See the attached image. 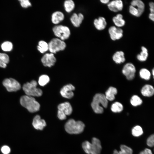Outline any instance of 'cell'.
Segmentation results:
<instances>
[{"label": "cell", "instance_id": "d6986e66", "mask_svg": "<svg viewBox=\"0 0 154 154\" xmlns=\"http://www.w3.org/2000/svg\"><path fill=\"white\" fill-rule=\"evenodd\" d=\"M141 93L144 96L147 97L151 96L154 94V88L151 85H145L142 88L141 90Z\"/></svg>", "mask_w": 154, "mask_h": 154}, {"label": "cell", "instance_id": "1f68e13d", "mask_svg": "<svg viewBox=\"0 0 154 154\" xmlns=\"http://www.w3.org/2000/svg\"><path fill=\"white\" fill-rule=\"evenodd\" d=\"M2 49L5 52H10L12 50L13 45L12 43L9 41H5L1 45Z\"/></svg>", "mask_w": 154, "mask_h": 154}, {"label": "cell", "instance_id": "7402d4cb", "mask_svg": "<svg viewBox=\"0 0 154 154\" xmlns=\"http://www.w3.org/2000/svg\"><path fill=\"white\" fill-rule=\"evenodd\" d=\"M112 21L116 27L120 28L125 25V22L123 19V15L120 13L117 14L112 18Z\"/></svg>", "mask_w": 154, "mask_h": 154}, {"label": "cell", "instance_id": "ee69618b", "mask_svg": "<svg viewBox=\"0 0 154 154\" xmlns=\"http://www.w3.org/2000/svg\"><path fill=\"white\" fill-rule=\"evenodd\" d=\"M152 74H153V76H154V69H153L152 70Z\"/></svg>", "mask_w": 154, "mask_h": 154}, {"label": "cell", "instance_id": "e0dca14e", "mask_svg": "<svg viewBox=\"0 0 154 154\" xmlns=\"http://www.w3.org/2000/svg\"><path fill=\"white\" fill-rule=\"evenodd\" d=\"M58 110L63 112L66 115H70L72 111V107L70 104L65 102L59 104L58 107Z\"/></svg>", "mask_w": 154, "mask_h": 154}, {"label": "cell", "instance_id": "30bf717a", "mask_svg": "<svg viewBox=\"0 0 154 154\" xmlns=\"http://www.w3.org/2000/svg\"><path fill=\"white\" fill-rule=\"evenodd\" d=\"M108 33L111 39L116 40L121 38L123 36V31L120 28L112 26L108 29Z\"/></svg>", "mask_w": 154, "mask_h": 154}, {"label": "cell", "instance_id": "52a82bcc", "mask_svg": "<svg viewBox=\"0 0 154 154\" xmlns=\"http://www.w3.org/2000/svg\"><path fill=\"white\" fill-rule=\"evenodd\" d=\"M52 30L55 36L63 41L68 39L70 35V29L65 26H55L53 28Z\"/></svg>", "mask_w": 154, "mask_h": 154}, {"label": "cell", "instance_id": "2e32d148", "mask_svg": "<svg viewBox=\"0 0 154 154\" xmlns=\"http://www.w3.org/2000/svg\"><path fill=\"white\" fill-rule=\"evenodd\" d=\"M94 24L97 29L101 31L106 28L107 23L105 19L103 17H101L94 19Z\"/></svg>", "mask_w": 154, "mask_h": 154}, {"label": "cell", "instance_id": "f546056e", "mask_svg": "<svg viewBox=\"0 0 154 154\" xmlns=\"http://www.w3.org/2000/svg\"><path fill=\"white\" fill-rule=\"evenodd\" d=\"M140 77L146 80H148L151 77V73L147 69L145 68L141 69L139 72Z\"/></svg>", "mask_w": 154, "mask_h": 154}, {"label": "cell", "instance_id": "3957f363", "mask_svg": "<svg viewBox=\"0 0 154 154\" xmlns=\"http://www.w3.org/2000/svg\"><path fill=\"white\" fill-rule=\"evenodd\" d=\"M21 104L29 112L34 113L39 110L40 105L34 97L26 95L21 96L20 99Z\"/></svg>", "mask_w": 154, "mask_h": 154}, {"label": "cell", "instance_id": "4fadbf2b", "mask_svg": "<svg viewBox=\"0 0 154 154\" xmlns=\"http://www.w3.org/2000/svg\"><path fill=\"white\" fill-rule=\"evenodd\" d=\"M109 9L112 11L117 12L122 10L123 3L121 0H114L110 1L107 4Z\"/></svg>", "mask_w": 154, "mask_h": 154}, {"label": "cell", "instance_id": "d6a6232c", "mask_svg": "<svg viewBox=\"0 0 154 154\" xmlns=\"http://www.w3.org/2000/svg\"><path fill=\"white\" fill-rule=\"evenodd\" d=\"M50 80V78L48 75H42L39 78L38 83L40 86H44L49 82Z\"/></svg>", "mask_w": 154, "mask_h": 154}, {"label": "cell", "instance_id": "7a4b0ae2", "mask_svg": "<svg viewBox=\"0 0 154 154\" xmlns=\"http://www.w3.org/2000/svg\"><path fill=\"white\" fill-rule=\"evenodd\" d=\"M82 147L87 154H100L102 149L100 141L95 137L92 138L91 143L88 141L84 142Z\"/></svg>", "mask_w": 154, "mask_h": 154}, {"label": "cell", "instance_id": "ffe728a7", "mask_svg": "<svg viewBox=\"0 0 154 154\" xmlns=\"http://www.w3.org/2000/svg\"><path fill=\"white\" fill-rule=\"evenodd\" d=\"M112 59L117 64L124 62L125 60L124 52L122 51L116 52L113 56Z\"/></svg>", "mask_w": 154, "mask_h": 154}, {"label": "cell", "instance_id": "ba28073f", "mask_svg": "<svg viewBox=\"0 0 154 154\" xmlns=\"http://www.w3.org/2000/svg\"><path fill=\"white\" fill-rule=\"evenodd\" d=\"M3 84L9 92H16L21 88L20 83L15 79L12 78L5 79L3 81Z\"/></svg>", "mask_w": 154, "mask_h": 154}, {"label": "cell", "instance_id": "d4e9b609", "mask_svg": "<svg viewBox=\"0 0 154 154\" xmlns=\"http://www.w3.org/2000/svg\"><path fill=\"white\" fill-rule=\"evenodd\" d=\"M141 50L140 53L137 55V58L140 61H145L147 60L148 57V50L145 46H142L141 47Z\"/></svg>", "mask_w": 154, "mask_h": 154}, {"label": "cell", "instance_id": "484cf974", "mask_svg": "<svg viewBox=\"0 0 154 154\" xmlns=\"http://www.w3.org/2000/svg\"><path fill=\"white\" fill-rule=\"evenodd\" d=\"M9 62V58L6 54L0 53V67L5 68Z\"/></svg>", "mask_w": 154, "mask_h": 154}, {"label": "cell", "instance_id": "4316f807", "mask_svg": "<svg viewBox=\"0 0 154 154\" xmlns=\"http://www.w3.org/2000/svg\"><path fill=\"white\" fill-rule=\"evenodd\" d=\"M38 50L41 53H44L48 50V43L44 40H40L37 46Z\"/></svg>", "mask_w": 154, "mask_h": 154}, {"label": "cell", "instance_id": "d590c367", "mask_svg": "<svg viewBox=\"0 0 154 154\" xmlns=\"http://www.w3.org/2000/svg\"><path fill=\"white\" fill-rule=\"evenodd\" d=\"M21 6L26 8L31 6V4L29 0H20L19 1Z\"/></svg>", "mask_w": 154, "mask_h": 154}, {"label": "cell", "instance_id": "cb8c5ba5", "mask_svg": "<svg viewBox=\"0 0 154 154\" xmlns=\"http://www.w3.org/2000/svg\"><path fill=\"white\" fill-rule=\"evenodd\" d=\"M120 150L118 151L115 149L113 154H133V150L130 147L124 145H122L120 146Z\"/></svg>", "mask_w": 154, "mask_h": 154}, {"label": "cell", "instance_id": "277c9868", "mask_svg": "<svg viewBox=\"0 0 154 154\" xmlns=\"http://www.w3.org/2000/svg\"><path fill=\"white\" fill-rule=\"evenodd\" d=\"M85 125L81 121H76L71 119L66 123L64 128L66 131L70 134H78L82 132L84 129Z\"/></svg>", "mask_w": 154, "mask_h": 154}, {"label": "cell", "instance_id": "b9f144b4", "mask_svg": "<svg viewBox=\"0 0 154 154\" xmlns=\"http://www.w3.org/2000/svg\"><path fill=\"white\" fill-rule=\"evenodd\" d=\"M149 18L150 20L153 21H154V13H150L149 14Z\"/></svg>", "mask_w": 154, "mask_h": 154}, {"label": "cell", "instance_id": "6da1fadb", "mask_svg": "<svg viewBox=\"0 0 154 154\" xmlns=\"http://www.w3.org/2000/svg\"><path fill=\"white\" fill-rule=\"evenodd\" d=\"M108 104V101L106 99L104 94L97 93L94 97L91 106L95 113L100 114L104 112L103 107L107 108Z\"/></svg>", "mask_w": 154, "mask_h": 154}, {"label": "cell", "instance_id": "60d3db41", "mask_svg": "<svg viewBox=\"0 0 154 154\" xmlns=\"http://www.w3.org/2000/svg\"><path fill=\"white\" fill-rule=\"evenodd\" d=\"M149 6L150 7V13H154V3L153 2H150L149 3Z\"/></svg>", "mask_w": 154, "mask_h": 154}, {"label": "cell", "instance_id": "836d02e7", "mask_svg": "<svg viewBox=\"0 0 154 154\" xmlns=\"http://www.w3.org/2000/svg\"><path fill=\"white\" fill-rule=\"evenodd\" d=\"M132 134L134 137H138L141 135L143 133V129L139 125L134 127L132 129Z\"/></svg>", "mask_w": 154, "mask_h": 154}, {"label": "cell", "instance_id": "8992f818", "mask_svg": "<svg viewBox=\"0 0 154 154\" xmlns=\"http://www.w3.org/2000/svg\"><path fill=\"white\" fill-rule=\"evenodd\" d=\"M48 50L53 54L57 52L63 50L66 47L65 42L58 38H54L48 43Z\"/></svg>", "mask_w": 154, "mask_h": 154}, {"label": "cell", "instance_id": "9c48e42d", "mask_svg": "<svg viewBox=\"0 0 154 154\" xmlns=\"http://www.w3.org/2000/svg\"><path fill=\"white\" fill-rule=\"evenodd\" d=\"M136 71L134 65L131 63H128L123 66L122 72L128 80H131L135 77Z\"/></svg>", "mask_w": 154, "mask_h": 154}, {"label": "cell", "instance_id": "83f0119b", "mask_svg": "<svg viewBox=\"0 0 154 154\" xmlns=\"http://www.w3.org/2000/svg\"><path fill=\"white\" fill-rule=\"evenodd\" d=\"M64 7L66 12L70 13L74 9L75 4L72 0H66L64 3Z\"/></svg>", "mask_w": 154, "mask_h": 154}, {"label": "cell", "instance_id": "7bdbcfd3", "mask_svg": "<svg viewBox=\"0 0 154 154\" xmlns=\"http://www.w3.org/2000/svg\"><path fill=\"white\" fill-rule=\"evenodd\" d=\"M100 2L104 4H108L110 2L109 0H100Z\"/></svg>", "mask_w": 154, "mask_h": 154}, {"label": "cell", "instance_id": "ac0fdd59", "mask_svg": "<svg viewBox=\"0 0 154 154\" xmlns=\"http://www.w3.org/2000/svg\"><path fill=\"white\" fill-rule=\"evenodd\" d=\"M64 18V14L60 11H56L52 15V22L54 24L56 25L63 20Z\"/></svg>", "mask_w": 154, "mask_h": 154}, {"label": "cell", "instance_id": "44dd1931", "mask_svg": "<svg viewBox=\"0 0 154 154\" xmlns=\"http://www.w3.org/2000/svg\"><path fill=\"white\" fill-rule=\"evenodd\" d=\"M117 93V89L115 87L111 86L106 92L104 95L108 101H112L115 99V96Z\"/></svg>", "mask_w": 154, "mask_h": 154}, {"label": "cell", "instance_id": "603a6c76", "mask_svg": "<svg viewBox=\"0 0 154 154\" xmlns=\"http://www.w3.org/2000/svg\"><path fill=\"white\" fill-rule=\"evenodd\" d=\"M131 5L134 7L142 14L145 9V5L141 0H133L131 2Z\"/></svg>", "mask_w": 154, "mask_h": 154}, {"label": "cell", "instance_id": "4dcf8cb0", "mask_svg": "<svg viewBox=\"0 0 154 154\" xmlns=\"http://www.w3.org/2000/svg\"><path fill=\"white\" fill-rule=\"evenodd\" d=\"M142 100L141 98L136 95L133 96L131 98L130 102L134 106L140 105L142 103Z\"/></svg>", "mask_w": 154, "mask_h": 154}, {"label": "cell", "instance_id": "e575fe53", "mask_svg": "<svg viewBox=\"0 0 154 154\" xmlns=\"http://www.w3.org/2000/svg\"><path fill=\"white\" fill-rule=\"evenodd\" d=\"M129 13L132 15L137 17L141 16L142 15L138 10L134 7L130 5L129 7Z\"/></svg>", "mask_w": 154, "mask_h": 154}, {"label": "cell", "instance_id": "f1b7e54d", "mask_svg": "<svg viewBox=\"0 0 154 154\" xmlns=\"http://www.w3.org/2000/svg\"><path fill=\"white\" fill-rule=\"evenodd\" d=\"M111 111L114 113H119L123 109L122 104L119 102H116L113 104L111 108Z\"/></svg>", "mask_w": 154, "mask_h": 154}, {"label": "cell", "instance_id": "5b68a950", "mask_svg": "<svg viewBox=\"0 0 154 154\" xmlns=\"http://www.w3.org/2000/svg\"><path fill=\"white\" fill-rule=\"evenodd\" d=\"M37 83L35 80L24 84L23 86V89L26 95L32 97H39L42 94V92L40 88H37Z\"/></svg>", "mask_w": 154, "mask_h": 154}, {"label": "cell", "instance_id": "74e56055", "mask_svg": "<svg viewBox=\"0 0 154 154\" xmlns=\"http://www.w3.org/2000/svg\"><path fill=\"white\" fill-rule=\"evenodd\" d=\"M2 152L4 154H9L11 151L10 147L7 145H4L1 148Z\"/></svg>", "mask_w": 154, "mask_h": 154}, {"label": "cell", "instance_id": "5bb4252c", "mask_svg": "<svg viewBox=\"0 0 154 154\" xmlns=\"http://www.w3.org/2000/svg\"><path fill=\"white\" fill-rule=\"evenodd\" d=\"M32 125L35 129L42 130L46 126V123L44 119H41L40 116L37 115L33 119Z\"/></svg>", "mask_w": 154, "mask_h": 154}, {"label": "cell", "instance_id": "9a60e30c", "mask_svg": "<svg viewBox=\"0 0 154 154\" xmlns=\"http://www.w3.org/2000/svg\"><path fill=\"white\" fill-rule=\"evenodd\" d=\"M84 16L81 13H74L70 18V21L75 27H79L84 19Z\"/></svg>", "mask_w": 154, "mask_h": 154}, {"label": "cell", "instance_id": "8d00e7d4", "mask_svg": "<svg viewBox=\"0 0 154 154\" xmlns=\"http://www.w3.org/2000/svg\"><path fill=\"white\" fill-rule=\"evenodd\" d=\"M147 145L150 147H153L154 145V135L153 134L151 135L147 138Z\"/></svg>", "mask_w": 154, "mask_h": 154}, {"label": "cell", "instance_id": "8fae6325", "mask_svg": "<svg viewBox=\"0 0 154 154\" xmlns=\"http://www.w3.org/2000/svg\"><path fill=\"white\" fill-rule=\"evenodd\" d=\"M41 61L44 66L51 67L55 64L56 59L53 54L46 53L42 56Z\"/></svg>", "mask_w": 154, "mask_h": 154}, {"label": "cell", "instance_id": "f35d334b", "mask_svg": "<svg viewBox=\"0 0 154 154\" xmlns=\"http://www.w3.org/2000/svg\"><path fill=\"white\" fill-rule=\"evenodd\" d=\"M57 116L58 118L61 120H63L66 119V116L62 111L58 110Z\"/></svg>", "mask_w": 154, "mask_h": 154}, {"label": "cell", "instance_id": "7c38bea8", "mask_svg": "<svg viewBox=\"0 0 154 154\" xmlns=\"http://www.w3.org/2000/svg\"><path fill=\"white\" fill-rule=\"evenodd\" d=\"M75 89L74 86L72 84H69L64 86L60 90V94L63 97L70 99L72 98L74 95L73 91Z\"/></svg>", "mask_w": 154, "mask_h": 154}, {"label": "cell", "instance_id": "ab89813d", "mask_svg": "<svg viewBox=\"0 0 154 154\" xmlns=\"http://www.w3.org/2000/svg\"><path fill=\"white\" fill-rule=\"evenodd\" d=\"M139 154H153L151 149L146 148L144 150L141 151Z\"/></svg>", "mask_w": 154, "mask_h": 154}]
</instances>
